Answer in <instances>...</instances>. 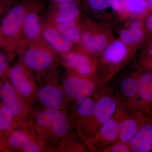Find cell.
I'll use <instances>...</instances> for the list:
<instances>
[{"label": "cell", "mask_w": 152, "mask_h": 152, "mask_svg": "<svg viewBox=\"0 0 152 152\" xmlns=\"http://www.w3.org/2000/svg\"><path fill=\"white\" fill-rule=\"evenodd\" d=\"M33 1L21 0L9 10L2 20L0 33L7 49H18L22 42L24 20Z\"/></svg>", "instance_id": "obj_1"}, {"label": "cell", "mask_w": 152, "mask_h": 152, "mask_svg": "<svg viewBox=\"0 0 152 152\" xmlns=\"http://www.w3.org/2000/svg\"><path fill=\"white\" fill-rule=\"evenodd\" d=\"M21 61L27 68L37 72L49 70L56 62L57 53L43 39L36 42H21L18 50Z\"/></svg>", "instance_id": "obj_2"}, {"label": "cell", "mask_w": 152, "mask_h": 152, "mask_svg": "<svg viewBox=\"0 0 152 152\" xmlns=\"http://www.w3.org/2000/svg\"><path fill=\"white\" fill-rule=\"evenodd\" d=\"M45 7L44 0H34L26 14L22 28V42L31 43L42 40L43 20L41 12Z\"/></svg>", "instance_id": "obj_3"}, {"label": "cell", "mask_w": 152, "mask_h": 152, "mask_svg": "<svg viewBox=\"0 0 152 152\" xmlns=\"http://www.w3.org/2000/svg\"><path fill=\"white\" fill-rule=\"evenodd\" d=\"M117 108L113 117L90 137L91 144L98 151L119 141V127L122 118L126 114L122 106Z\"/></svg>", "instance_id": "obj_4"}, {"label": "cell", "mask_w": 152, "mask_h": 152, "mask_svg": "<svg viewBox=\"0 0 152 152\" xmlns=\"http://www.w3.org/2000/svg\"><path fill=\"white\" fill-rule=\"evenodd\" d=\"M118 106L115 98L110 95H104L96 100L94 113L87 124L90 137L113 116Z\"/></svg>", "instance_id": "obj_5"}, {"label": "cell", "mask_w": 152, "mask_h": 152, "mask_svg": "<svg viewBox=\"0 0 152 152\" xmlns=\"http://www.w3.org/2000/svg\"><path fill=\"white\" fill-rule=\"evenodd\" d=\"M80 13L78 2H51L46 12L45 21L53 25L72 21L78 18Z\"/></svg>", "instance_id": "obj_6"}, {"label": "cell", "mask_w": 152, "mask_h": 152, "mask_svg": "<svg viewBox=\"0 0 152 152\" xmlns=\"http://www.w3.org/2000/svg\"><path fill=\"white\" fill-rule=\"evenodd\" d=\"M151 116L146 115L141 111L134 112L129 115L125 114L120 123L118 131L119 140L130 145L139 129L149 120Z\"/></svg>", "instance_id": "obj_7"}, {"label": "cell", "mask_w": 152, "mask_h": 152, "mask_svg": "<svg viewBox=\"0 0 152 152\" xmlns=\"http://www.w3.org/2000/svg\"><path fill=\"white\" fill-rule=\"evenodd\" d=\"M37 121L39 125L48 128L58 137H64L69 130L66 117L58 110L47 109L38 115Z\"/></svg>", "instance_id": "obj_8"}, {"label": "cell", "mask_w": 152, "mask_h": 152, "mask_svg": "<svg viewBox=\"0 0 152 152\" xmlns=\"http://www.w3.org/2000/svg\"><path fill=\"white\" fill-rule=\"evenodd\" d=\"M42 34L44 40L57 53L64 54L72 50L73 43L61 34L54 25L43 21Z\"/></svg>", "instance_id": "obj_9"}, {"label": "cell", "mask_w": 152, "mask_h": 152, "mask_svg": "<svg viewBox=\"0 0 152 152\" xmlns=\"http://www.w3.org/2000/svg\"><path fill=\"white\" fill-rule=\"evenodd\" d=\"M139 110L149 116L152 109V72L148 71L138 77Z\"/></svg>", "instance_id": "obj_10"}, {"label": "cell", "mask_w": 152, "mask_h": 152, "mask_svg": "<svg viewBox=\"0 0 152 152\" xmlns=\"http://www.w3.org/2000/svg\"><path fill=\"white\" fill-rule=\"evenodd\" d=\"M27 68L23 64H17L9 71V77L12 84L26 96H29L32 91Z\"/></svg>", "instance_id": "obj_11"}, {"label": "cell", "mask_w": 152, "mask_h": 152, "mask_svg": "<svg viewBox=\"0 0 152 152\" xmlns=\"http://www.w3.org/2000/svg\"><path fill=\"white\" fill-rule=\"evenodd\" d=\"M38 98L47 109L59 110L64 104L65 95L61 90L57 87L46 86L39 91Z\"/></svg>", "instance_id": "obj_12"}, {"label": "cell", "mask_w": 152, "mask_h": 152, "mask_svg": "<svg viewBox=\"0 0 152 152\" xmlns=\"http://www.w3.org/2000/svg\"><path fill=\"white\" fill-rule=\"evenodd\" d=\"M134 152L152 151V116L139 129L130 145Z\"/></svg>", "instance_id": "obj_13"}, {"label": "cell", "mask_w": 152, "mask_h": 152, "mask_svg": "<svg viewBox=\"0 0 152 152\" xmlns=\"http://www.w3.org/2000/svg\"><path fill=\"white\" fill-rule=\"evenodd\" d=\"M138 77L126 78L120 84V90L126 100L127 107L133 113L139 111Z\"/></svg>", "instance_id": "obj_14"}, {"label": "cell", "mask_w": 152, "mask_h": 152, "mask_svg": "<svg viewBox=\"0 0 152 152\" xmlns=\"http://www.w3.org/2000/svg\"><path fill=\"white\" fill-rule=\"evenodd\" d=\"M0 97L3 105L8 109L14 115H19L23 113V104L15 90L10 83L5 82L2 85L0 89Z\"/></svg>", "instance_id": "obj_15"}, {"label": "cell", "mask_w": 152, "mask_h": 152, "mask_svg": "<svg viewBox=\"0 0 152 152\" xmlns=\"http://www.w3.org/2000/svg\"><path fill=\"white\" fill-rule=\"evenodd\" d=\"M86 83L87 79L75 76H70L64 81L63 88L68 96L78 103L83 99Z\"/></svg>", "instance_id": "obj_16"}, {"label": "cell", "mask_w": 152, "mask_h": 152, "mask_svg": "<svg viewBox=\"0 0 152 152\" xmlns=\"http://www.w3.org/2000/svg\"><path fill=\"white\" fill-rule=\"evenodd\" d=\"M80 41L84 49L92 53L100 52L104 48L107 42L103 35H96L88 31L82 34Z\"/></svg>", "instance_id": "obj_17"}, {"label": "cell", "mask_w": 152, "mask_h": 152, "mask_svg": "<svg viewBox=\"0 0 152 152\" xmlns=\"http://www.w3.org/2000/svg\"><path fill=\"white\" fill-rule=\"evenodd\" d=\"M127 49L124 43L115 41L107 48L104 53V58L106 61L113 64L121 62L125 58Z\"/></svg>", "instance_id": "obj_18"}, {"label": "cell", "mask_w": 152, "mask_h": 152, "mask_svg": "<svg viewBox=\"0 0 152 152\" xmlns=\"http://www.w3.org/2000/svg\"><path fill=\"white\" fill-rule=\"evenodd\" d=\"M54 26L61 34L73 43H77L80 42L81 31L75 20Z\"/></svg>", "instance_id": "obj_19"}, {"label": "cell", "mask_w": 152, "mask_h": 152, "mask_svg": "<svg viewBox=\"0 0 152 152\" xmlns=\"http://www.w3.org/2000/svg\"><path fill=\"white\" fill-rule=\"evenodd\" d=\"M121 37L123 42L127 45H134L140 42L143 38V33L140 22H133L129 29L122 32Z\"/></svg>", "instance_id": "obj_20"}, {"label": "cell", "mask_w": 152, "mask_h": 152, "mask_svg": "<svg viewBox=\"0 0 152 152\" xmlns=\"http://www.w3.org/2000/svg\"><path fill=\"white\" fill-rule=\"evenodd\" d=\"M64 63L68 67L76 70L83 65L90 64V60L85 55L69 52L64 54L63 56Z\"/></svg>", "instance_id": "obj_21"}, {"label": "cell", "mask_w": 152, "mask_h": 152, "mask_svg": "<svg viewBox=\"0 0 152 152\" xmlns=\"http://www.w3.org/2000/svg\"><path fill=\"white\" fill-rule=\"evenodd\" d=\"M96 101L89 97L79 102L76 108L77 113L80 116L86 118L88 121L94 113Z\"/></svg>", "instance_id": "obj_22"}, {"label": "cell", "mask_w": 152, "mask_h": 152, "mask_svg": "<svg viewBox=\"0 0 152 152\" xmlns=\"http://www.w3.org/2000/svg\"><path fill=\"white\" fill-rule=\"evenodd\" d=\"M8 142L10 145L14 148L22 150L29 144L31 140L28 136L20 131H14L10 134Z\"/></svg>", "instance_id": "obj_23"}, {"label": "cell", "mask_w": 152, "mask_h": 152, "mask_svg": "<svg viewBox=\"0 0 152 152\" xmlns=\"http://www.w3.org/2000/svg\"><path fill=\"white\" fill-rule=\"evenodd\" d=\"M126 10L134 15L143 14L148 9L145 0H124Z\"/></svg>", "instance_id": "obj_24"}, {"label": "cell", "mask_w": 152, "mask_h": 152, "mask_svg": "<svg viewBox=\"0 0 152 152\" xmlns=\"http://www.w3.org/2000/svg\"><path fill=\"white\" fill-rule=\"evenodd\" d=\"M14 115L6 107L0 108V130L10 129L13 123Z\"/></svg>", "instance_id": "obj_25"}, {"label": "cell", "mask_w": 152, "mask_h": 152, "mask_svg": "<svg viewBox=\"0 0 152 152\" xmlns=\"http://www.w3.org/2000/svg\"><path fill=\"white\" fill-rule=\"evenodd\" d=\"M104 152H132L131 146L124 142L119 141L108 146L99 150Z\"/></svg>", "instance_id": "obj_26"}, {"label": "cell", "mask_w": 152, "mask_h": 152, "mask_svg": "<svg viewBox=\"0 0 152 152\" xmlns=\"http://www.w3.org/2000/svg\"><path fill=\"white\" fill-rule=\"evenodd\" d=\"M86 4L95 10H102L111 6V0H84Z\"/></svg>", "instance_id": "obj_27"}, {"label": "cell", "mask_w": 152, "mask_h": 152, "mask_svg": "<svg viewBox=\"0 0 152 152\" xmlns=\"http://www.w3.org/2000/svg\"><path fill=\"white\" fill-rule=\"evenodd\" d=\"M8 67V59L4 53L0 51V77H2Z\"/></svg>", "instance_id": "obj_28"}, {"label": "cell", "mask_w": 152, "mask_h": 152, "mask_svg": "<svg viewBox=\"0 0 152 152\" xmlns=\"http://www.w3.org/2000/svg\"><path fill=\"white\" fill-rule=\"evenodd\" d=\"M111 6L115 10L121 12L126 9L124 0H111Z\"/></svg>", "instance_id": "obj_29"}, {"label": "cell", "mask_w": 152, "mask_h": 152, "mask_svg": "<svg viewBox=\"0 0 152 152\" xmlns=\"http://www.w3.org/2000/svg\"><path fill=\"white\" fill-rule=\"evenodd\" d=\"M75 70L83 75H88L91 73L93 69L90 64H87L79 67Z\"/></svg>", "instance_id": "obj_30"}, {"label": "cell", "mask_w": 152, "mask_h": 152, "mask_svg": "<svg viewBox=\"0 0 152 152\" xmlns=\"http://www.w3.org/2000/svg\"><path fill=\"white\" fill-rule=\"evenodd\" d=\"M40 148L37 144L31 141L23 149L25 152H38L40 151Z\"/></svg>", "instance_id": "obj_31"}, {"label": "cell", "mask_w": 152, "mask_h": 152, "mask_svg": "<svg viewBox=\"0 0 152 152\" xmlns=\"http://www.w3.org/2000/svg\"><path fill=\"white\" fill-rule=\"evenodd\" d=\"M145 25L147 29L152 33V13L147 18Z\"/></svg>", "instance_id": "obj_32"}, {"label": "cell", "mask_w": 152, "mask_h": 152, "mask_svg": "<svg viewBox=\"0 0 152 152\" xmlns=\"http://www.w3.org/2000/svg\"><path fill=\"white\" fill-rule=\"evenodd\" d=\"M51 2L56 3H66L78 2L80 0H50Z\"/></svg>", "instance_id": "obj_33"}, {"label": "cell", "mask_w": 152, "mask_h": 152, "mask_svg": "<svg viewBox=\"0 0 152 152\" xmlns=\"http://www.w3.org/2000/svg\"><path fill=\"white\" fill-rule=\"evenodd\" d=\"M146 2L148 7L152 9V0H145Z\"/></svg>", "instance_id": "obj_34"}, {"label": "cell", "mask_w": 152, "mask_h": 152, "mask_svg": "<svg viewBox=\"0 0 152 152\" xmlns=\"http://www.w3.org/2000/svg\"><path fill=\"white\" fill-rule=\"evenodd\" d=\"M2 45L4 46V41H3L2 37V36L1 35V33H0V46H1Z\"/></svg>", "instance_id": "obj_35"}, {"label": "cell", "mask_w": 152, "mask_h": 152, "mask_svg": "<svg viewBox=\"0 0 152 152\" xmlns=\"http://www.w3.org/2000/svg\"><path fill=\"white\" fill-rule=\"evenodd\" d=\"M150 54L151 55L152 58V42L151 44V47H150V49L149 50Z\"/></svg>", "instance_id": "obj_36"}, {"label": "cell", "mask_w": 152, "mask_h": 152, "mask_svg": "<svg viewBox=\"0 0 152 152\" xmlns=\"http://www.w3.org/2000/svg\"><path fill=\"white\" fill-rule=\"evenodd\" d=\"M151 115L152 116V109L151 112Z\"/></svg>", "instance_id": "obj_37"}, {"label": "cell", "mask_w": 152, "mask_h": 152, "mask_svg": "<svg viewBox=\"0 0 152 152\" xmlns=\"http://www.w3.org/2000/svg\"><path fill=\"white\" fill-rule=\"evenodd\" d=\"M0 8H1V5H0Z\"/></svg>", "instance_id": "obj_38"}]
</instances>
